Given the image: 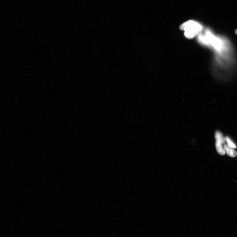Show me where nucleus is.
Masks as SVG:
<instances>
[{"mask_svg":"<svg viewBox=\"0 0 237 237\" xmlns=\"http://www.w3.org/2000/svg\"><path fill=\"white\" fill-rule=\"evenodd\" d=\"M180 28L184 31V35L186 38L191 39L200 33L201 27L197 23L190 21L181 24Z\"/></svg>","mask_w":237,"mask_h":237,"instance_id":"f257e3e1","label":"nucleus"},{"mask_svg":"<svg viewBox=\"0 0 237 237\" xmlns=\"http://www.w3.org/2000/svg\"><path fill=\"white\" fill-rule=\"evenodd\" d=\"M215 138L216 140L215 146L218 153L221 155L225 154L224 145L226 142V138L219 132H216Z\"/></svg>","mask_w":237,"mask_h":237,"instance_id":"f03ea898","label":"nucleus"},{"mask_svg":"<svg viewBox=\"0 0 237 237\" xmlns=\"http://www.w3.org/2000/svg\"><path fill=\"white\" fill-rule=\"evenodd\" d=\"M224 149L225 153H226L230 157L232 158H235L236 157L237 153L235 152L234 149L230 147L227 144H224Z\"/></svg>","mask_w":237,"mask_h":237,"instance_id":"7ed1b4c3","label":"nucleus"},{"mask_svg":"<svg viewBox=\"0 0 237 237\" xmlns=\"http://www.w3.org/2000/svg\"><path fill=\"white\" fill-rule=\"evenodd\" d=\"M226 142L230 147L234 149L236 148V145L232 142L231 139L228 137L226 138Z\"/></svg>","mask_w":237,"mask_h":237,"instance_id":"20e7f679","label":"nucleus"},{"mask_svg":"<svg viewBox=\"0 0 237 237\" xmlns=\"http://www.w3.org/2000/svg\"><path fill=\"white\" fill-rule=\"evenodd\" d=\"M235 34L237 35V29H236L235 31Z\"/></svg>","mask_w":237,"mask_h":237,"instance_id":"39448f33","label":"nucleus"},{"mask_svg":"<svg viewBox=\"0 0 237 237\" xmlns=\"http://www.w3.org/2000/svg\"></svg>","mask_w":237,"mask_h":237,"instance_id":"423d86ee","label":"nucleus"}]
</instances>
